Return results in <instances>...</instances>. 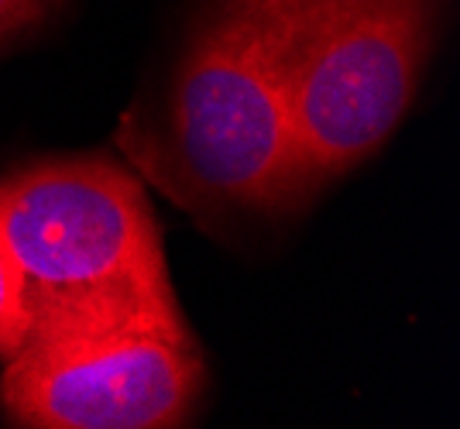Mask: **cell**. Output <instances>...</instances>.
<instances>
[{"instance_id": "cell-1", "label": "cell", "mask_w": 460, "mask_h": 429, "mask_svg": "<svg viewBox=\"0 0 460 429\" xmlns=\"http://www.w3.org/2000/svg\"><path fill=\"white\" fill-rule=\"evenodd\" d=\"M117 144L141 176L199 216L306 206L299 137L244 0H210L175 66L165 110L128 114Z\"/></svg>"}, {"instance_id": "cell-2", "label": "cell", "mask_w": 460, "mask_h": 429, "mask_svg": "<svg viewBox=\"0 0 460 429\" xmlns=\"http://www.w3.org/2000/svg\"><path fill=\"white\" fill-rule=\"evenodd\" d=\"M14 351L39 333L179 316L141 176L111 155L41 158L0 176Z\"/></svg>"}, {"instance_id": "cell-3", "label": "cell", "mask_w": 460, "mask_h": 429, "mask_svg": "<svg viewBox=\"0 0 460 429\" xmlns=\"http://www.w3.org/2000/svg\"><path fill=\"white\" fill-rule=\"evenodd\" d=\"M282 83L306 179L323 189L409 114L440 0H244Z\"/></svg>"}, {"instance_id": "cell-4", "label": "cell", "mask_w": 460, "mask_h": 429, "mask_svg": "<svg viewBox=\"0 0 460 429\" xmlns=\"http://www.w3.org/2000/svg\"><path fill=\"white\" fill-rule=\"evenodd\" d=\"M207 389L186 316L39 333L4 361L0 412L28 429H175Z\"/></svg>"}, {"instance_id": "cell-5", "label": "cell", "mask_w": 460, "mask_h": 429, "mask_svg": "<svg viewBox=\"0 0 460 429\" xmlns=\"http://www.w3.org/2000/svg\"><path fill=\"white\" fill-rule=\"evenodd\" d=\"M58 0H0V41L14 39L18 31L39 24Z\"/></svg>"}, {"instance_id": "cell-6", "label": "cell", "mask_w": 460, "mask_h": 429, "mask_svg": "<svg viewBox=\"0 0 460 429\" xmlns=\"http://www.w3.org/2000/svg\"><path fill=\"white\" fill-rule=\"evenodd\" d=\"M14 354V282L0 248V364Z\"/></svg>"}]
</instances>
